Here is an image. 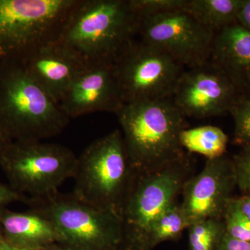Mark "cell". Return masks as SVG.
Returning a JSON list of instances; mask_svg holds the SVG:
<instances>
[{"mask_svg": "<svg viewBox=\"0 0 250 250\" xmlns=\"http://www.w3.org/2000/svg\"><path fill=\"white\" fill-rule=\"evenodd\" d=\"M130 0H80L57 41L86 66L111 64L137 34Z\"/></svg>", "mask_w": 250, "mask_h": 250, "instance_id": "1", "label": "cell"}, {"mask_svg": "<svg viewBox=\"0 0 250 250\" xmlns=\"http://www.w3.org/2000/svg\"><path fill=\"white\" fill-rule=\"evenodd\" d=\"M70 117L41 88L21 62H0V129L12 141L57 136Z\"/></svg>", "mask_w": 250, "mask_h": 250, "instance_id": "2", "label": "cell"}, {"mask_svg": "<svg viewBox=\"0 0 250 250\" xmlns=\"http://www.w3.org/2000/svg\"><path fill=\"white\" fill-rule=\"evenodd\" d=\"M116 115L134 170L157 168L186 152L180 143L186 117L172 98L126 104Z\"/></svg>", "mask_w": 250, "mask_h": 250, "instance_id": "3", "label": "cell"}, {"mask_svg": "<svg viewBox=\"0 0 250 250\" xmlns=\"http://www.w3.org/2000/svg\"><path fill=\"white\" fill-rule=\"evenodd\" d=\"M193 167L190 153L153 170H134L120 210L123 229L121 250H139L153 220L175 203Z\"/></svg>", "mask_w": 250, "mask_h": 250, "instance_id": "4", "label": "cell"}, {"mask_svg": "<svg viewBox=\"0 0 250 250\" xmlns=\"http://www.w3.org/2000/svg\"><path fill=\"white\" fill-rule=\"evenodd\" d=\"M133 173L123 134L114 130L90 143L77 158L72 195L119 216Z\"/></svg>", "mask_w": 250, "mask_h": 250, "instance_id": "5", "label": "cell"}, {"mask_svg": "<svg viewBox=\"0 0 250 250\" xmlns=\"http://www.w3.org/2000/svg\"><path fill=\"white\" fill-rule=\"evenodd\" d=\"M80 0H0V62H22L57 41Z\"/></svg>", "mask_w": 250, "mask_h": 250, "instance_id": "6", "label": "cell"}, {"mask_svg": "<svg viewBox=\"0 0 250 250\" xmlns=\"http://www.w3.org/2000/svg\"><path fill=\"white\" fill-rule=\"evenodd\" d=\"M31 209L54 224L61 243L72 250H121L123 229L116 213L100 210L71 195L56 191L29 197Z\"/></svg>", "mask_w": 250, "mask_h": 250, "instance_id": "7", "label": "cell"}, {"mask_svg": "<svg viewBox=\"0 0 250 250\" xmlns=\"http://www.w3.org/2000/svg\"><path fill=\"white\" fill-rule=\"evenodd\" d=\"M77 158L62 145L41 141H11L4 149L0 166L16 191L30 197L58 191L72 178Z\"/></svg>", "mask_w": 250, "mask_h": 250, "instance_id": "8", "label": "cell"}, {"mask_svg": "<svg viewBox=\"0 0 250 250\" xmlns=\"http://www.w3.org/2000/svg\"><path fill=\"white\" fill-rule=\"evenodd\" d=\"M125 104L172 98L184 67L159 49L133 39L115 62Z\"/></svg>", "mask_w": 250, "mask_h": 250, "instance_id": "9", "label": "cell"}, {"mask_svg": "<svg viewBox=\"0 0 250 250\" xmlns=\"http://www.w3.org/2000/svg\"><path fill=\"white\" fill-rule=\"evenodd\" d=\"M215 34L184 9L138 18L140 41L188 68L209 62Z\"/></svg>", "mask_w": 250, "mask_h": 250, "instance_id": "10", "label": "cell"}, {"mask_svg": "<svg viewBox=\"0 0 250 250\" xmlns=\"http://www.w3.org/2000/svg\"><path fill=\"white\" fill-rule=\"evenodd\" d=\"M241 92L213 62L184 70L172 100L185 117L210 118L229 113Z\"/></svg>", "mask_w": 250, "mask_h": 250, "instance_id": "11", "label": "cell"}, {"mask_svg": "<svg viewBox=\"0 0 250 250\" xmlns=\"http://www.w3.org/2000/svg\"><path fill=\"white\" fill-rule=\"evenodd\" d=\"M236 188L232 159L225 154L207 159L203 170L188 179L182 188L181 207L189 226L207 219H223Z\"/></svg>", "mask_w": 250, "mask_h": 250, "instance_id": "12", "label": "cell"}, {"mask_svg": "<svg viewBox=\"0 0 250 250\" xmlns=\"http://www.w3.org/2000/svg\"><path fill=\"white\" fill-rule=\"evenodd\" d=\"M59 104L70 119L95 112L116 114L125 103L113 63L85 66L64 94Z\"/></svg>", "mask_w": 250, "mask_h": 250, "instance_id": "13", "label": "cell"}, {"mask_svg": "<svg viewBox=\"0 0 250 250\" xmlns=\"http://www.w3.org/2000/svg\"><path fill=\"white\" fill-rule=\"evenodd\" d=\"M21 62L29 76L59 104L86 66L80 57L57 41L36 49Z\"/></svg>", "mask_w": 250, "mask_h": 250, "instance_id": "14", "label": "cell"}, {"mask_svg": "<svg viewBox=\"0 0 250 250\" xmlns=\"http://www.w3.org/2000/svg\"><path fill=\"white\" fill-rule=\"evenodd\" d=\"M210 62L250 95V31L236 22L216 32Z\"/></svg>", "mask_w": 250, "mask_h": 250, "instance_id": "15", "label": "cell"}, {"mask_svg": "<svg viewBox=\"0 0 250 250\" xmlns=\"http://www.w3.org/2000/svg\"><path fill=\"white\" fill-rule=\"evenodd\" d=\"M0 232L9 244L27 250H39L62 241L51 220L31 209L25 213L3 210Z\"/></svg>", "mask_w": 250, "mask_h": 250, "instance_id": "16", "label": "cell"}, {"mask_svg": "<svg viewBox=\"0 0 250 250\" xmlns=\"http://www.w3.org/2000/svg\"><path fill=\"white\" fill-rule=\"evenodd\" d=\"M243 0H187L184 10L215 31L237 22Z\"/></svg>", "mask_w": 250, "mask_h": 250, "instance_id": "17", "label": "cell"}, {"mask_svg": "<svg viewBox=\"0 0 250 250\" xmlns=\"http://www.w3.org/2000/svg\"><path fill=\"white\" fill-rule=\"evenodd\" d=\"M189 224L181 205L174 203L160 213L148 227L139 250H152L165 241L178 239Z\"/></svg>", "mask_w": 250, "mask_h": 250, "instance_id": "18", "label": "cell"}, {"mask_svg": "<svg viewBox=\"0 0 250 250\" xmlns=\"http://www.w3.org/2000/svg\"><path fill=\"white\" fill-rule=\"evenodd\" d=\"M229 143L228 135L218 126L212 125L184 129L180 143L189 153H197L213 159L225 155Z\"/></svg>", "mask_w": 250, "mask_h": 250, "instance_id": "19", "label": "cell"}, {"mask_svg": "<svg viewBox=\"0 0 250 250\" xmlns=\"http://www.w3.org/2000/svg\"><path fill=\"white\" fill-rule=\"evenodd\" d=\"M190 250H217L225 234L223 219H207L189 226Z\"/></svg>", "mask_w": 250, "mask_h": 250, "instance_id": "20", "label": "cell"}, {"mask_svg": "<svg viewBox=\"0 0 250 250\" xmlns=\"http://www.w3.org/2000/svg\"><path fill=\"white\" fill-rule=\"evenodd\" d=\"M229 113L234 122L233 144L250 146V95L240 94Z\"/></svg>", "mask_w": 250, "mask_h": 250, "instance_id": "21", "label": "cell"}, {"mask_svg": "<svg viewBox=\"0 0 250 250\" xmlns=\"http://www.w3.org/2000/svg\"><path fill=\"white\" fill-rule=\"evenodd\" d=\"M233 197L229 202L223 215L225 233L233 239L250 243V220L237 208Z\"/></svg>", "mask_w": 250, "mask_h": 250, "instance_id": "22", "label": "cell"}, {"mask_svg": "<svg viewBox=\"0 0 250 250\" xmlns=\"http://www.w3.org/2000/svg\"><path fill=\"white\" fill-rule=\"evenodd\" d=\"M187 0H130L137 18L184 9Z\"/></svg>", "mask_w": 250, "mask_h": 250, "instance_id": "23", "label": "cell"}, {"mask_svg": "<svg viewBox=\"0 0 250 250\" xmlns=\"http://www.w3.org/2000/svg\"><path fill=\"white\" fill-rule=\"evenodd\" d=\"M232 161L236 187L241 194H250V146L242 147Z\"/></svg>", "mask_w": 250, "mask_h": 250, "instance_id": "24", "label": "cell"}, {"mask_svg": "<svg viewBox=\"0 0 250 250\" xmlns=\"http://www.w3.org/2000/svg\"><path fill=\"white\" fill-rule=\"evenodd\" d=\"M27 198L11 187L0 184V214L3 210L6 209V206L14 202H27Z\"/></svg>", "mask_w": 250, "mask_h": 250, "instance_id": "25", "label": "cell"}, {"mask_svg": "<svg viewBox=\"0 0 250 250\" xmlns=\"http://www.w3.org/2000/svg\"><path fill=\"white\" fill-rule=\"evenodd\" d=\"M217 250H250V243L233 239L225 233Z\"/></svg>", "mask_w": 250, "mask_h": 250, "instance_id": "26", "label": "cell"}, {"mask_svg": "<svg viewBox=\"0 0 250 250\" xmlns=\"http://www.w3.org/2000/svg\"><path fill=\"white\" fill-rule=\"evenodd\" d=\"M233 203L240 212L250 220V194H241L233 197Z\"/></svg>", "mask_w": 250, "mask_h": 250, "instance_id": "27", "label": "cell"}, {"mask_svg": "<svg viewBox=\"0 0 250 250\" xmlns=\"http://www.w3.org/2000/svg\"><path fill=\"white\" fill-rule=\"evenodd\" d=\"M237 22L247 30L250 31V0H243Z\"/></svg>", "mask_w": 250, "mask_h": 250, "instance_id": "28", "label": "cell"}, {"mask_svg": "<svg viewBox=\"0 0 250 250\" xmlns=\"http://www.w3.org/2000/svg\"><path fill=\"white\" fill-rule=\"evenodd\" d=\"M11 140L0 129V159L4 152V149L7 147L8 145L11 142Z\"/></svg>", "mask_w": 250, "mask_h": 250, "instance_id": "29", "label": "cell"}, {"mask_svg": "<svg viewBox=\"0 0 250 250\" xmlns=\"http://www.w3.org/2000/svg\"><path fill=\"white\" fill-rule=\"evenodd\" d=\"M0 250H31L24 249V248H18V247H16L12 246V245L9 244V243H7L5 240L4 238H3L2 235H1V239H0Z\"/></svg>", "mask_w": 250, "mask_h": 250, "instance_id": "30", "label": "cell"}, {"mask_svg": "<svg viewBox=\"0 0 250 250\" xmlns=\"http://www.w3.org/2000/svg\"><path fill=\"white\" fill-rule=\"evenodd\" d=\"M39 250H72L69 248L68 247L62 244L61 243H55L53 244L49 245V246L45 247V248H41Z\"/></svg>", "mask_w": 250, "mask_h": 250, "instance_id": "31", "label": "cell"}, {"mask_svg": "<svg viewBox=\"0 0 250 250\" xmlns=\"http://www.w3.org/2000/svg\"><path fill=\"white\" fill-rule=\"evenodd\" d=\"M1 232H0V239H1Z\"/></svg>", "mask_w": 250, "mask_h": 250, "instance_id": "32", "label": "cell"}]
</instances>
